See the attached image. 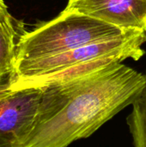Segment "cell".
I'll return each mask as SVG.
<instances>
[{
    "label": "cell",
    "instance_id": "6da1fadb",
    "mask_svg": "<svg viewBox=\"0 0 146 147\" xmlns=\"http://www.w3.org/2000/svg\"><path fill=\"white\" fill-rule=\"evenodd\" d=\"M145 75L122 62L46 84L31 135L24 147H68L91 136L132 105Z\"/></svg>",
    "mask_w": 146,
    "mask_h": 147
},
{
    "label": "cell",
    "instance_id": "7a4b0ae2",
    "mask_svg": "<svg viewBox=\"0 0 146 147\" xmlns=\"http://www.w3.org/2000/svg\"><path fill=\"white\" fill-rule=\"evenodd\" d=\"M146 32L132 31L123 36L83 46L64 53L15 64L9 79L13 88L44 86L90 72L102 66L140 59L145 51Z\"/></svg>",
    "mask_w": 146,
    "mask_h": 147
},
{
    "label": "cell",
    "instance_id": "3957f363",
    "mask_svg": "<svg viewBox=\"0 0 146 147\" xmlns=\"http://www.w3.org/2000/svg\"><path fill=\"white\" fill-rule=\"evenodd\" d=\"M132 31L134 30L122 29L89 16L64 9L58 16L40 22L33 30L20 33L15 64L56 56Z\"/></svg>",
    "mask_w": 146,
    "mask_h": 147
},
{
    "label": "cell",
    "instance_id": "277c9868",
    "mask_svg": "<svg viewBox=\"0 0 146 147\" xmlns=\"http://www.w3.org/2000/svg\"><path fill=\"white\" fill-rule=\"evenodd\" d=\"M42 86L13 88L0 84V147H24L34 129Z\"/></svg>",
    "mask_w": 146,
    "mask_h": 147
},
{
    "label": "cell",
    "instance_id": "5b68a950",
    "mask_svg": "<svg viewBox=\"0 0 146 147\" xmlns=\"http://www.w3.org/2000/svg\"><path fill=\"white\" fill-rule=\"evenodd\" d=\"M65 10L83 14L122 29L146 32V0H68Z\"/></svg>",
    "mask_w": 146,
    "mask_h": 147
},
{
    "label": "cell",
    "instance_id": "8992f818",
    "mask_svg": "<svg viewBox=\"0 0 146 147\" xmlns=\"http://www.w3.org/2000/svg\"><path fill=\"white\" fill-rule=\"evenodd\" d=\"M19 35L11 15L0 21V84L8 81L13 73Z\"/></svg>",
    "mask_w": 146,
    "mask_h": 147
},
{
    "label": "cell",
    "instance_id": "52a82bcc",
    "mask_svg": "<svg viewBox=\"0 0 146 147\" xmlns=\"http://www.w3.org/2000/svg\"><path fill=\"white\" fill-rule=\"evenodd\" d=\"M144 75L145 85L133 101L126 120L134 147H146V71Z\"/></svg>",
    "mask_w": 146,
    "mask_h": 147
},
{
    "label": "cell",
    "instance_id": "ba28073f",
    "mask_svg": "<svg viewBox=\"0 0 146 147\" xmlns=\"http://www.w3.org/2000/svg\"><path fill=\"white\" fill-rule=\"evenodd\" d=\"M10 14L8 10V7L4 2V0H0V21L5 19Z\"/></svg>",
    "mask_w": 146,
    "mask_h": 147
}]
</instances>
